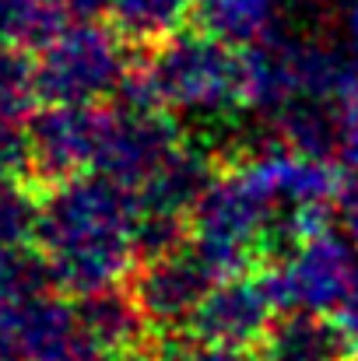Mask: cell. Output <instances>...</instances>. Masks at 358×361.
<instances>
[{"mask_svg":"<svg viewBox=\"0 0 358 361\" xmlns=\"http://www.w3.org/2000/svg\"><path fill=\"white\" fill-rule=\"evenodd\" d=\"M137 197L109 176L88 169L46 186L35 245L67 295L123 284L137 267Z\"/></svg>","mask_w":358,"mask_h":361,"instance_id":"6da1fadb","label":"cell"},{"mask_svg":"<svg viewBox=\"0 0 358 361\" xmlns=\"http://www.w3.org/2000/svg\"><path fill=\"white\" fill-rule=\"evenodd\" d=\"M117 102L204 116L242 109V53L197 28H176L151 46H137Z\"/></svg>","mask_w":358,"mask_h":361,"instance_id":"7a4b0ae2","label":"cell"},{"mask_svg":"<svg viewBox=\"0 0 358 361\" xmlns=\"http://www.w3.org/2000/svg\"><path fill=\"white\" fill-rule=\"evenodd\" d=\"M278 200L242 158H222L218 176L190 211V245L215 267L218 277L270 263Z\"/></svg>","mask_w":358,"mask_h":361,"instance_id":"3957f363","label":"cell"},{"mask_svg":"<svg viewBox=\"0 0 358 361\" xmlns=\"http://www.w3.org/2000/svg\"><path fill=\"white\" fill-rule=\"evenodd\" d=\"M130 39L117 25H102L95 18L67 21L35 60L39 99L42 102H78L95 106L102 99H117L133 56Z\"/></svg>","mask_w":358,"mask_h":361,"instance_id":"277c9868","label":"cell"},{"mask_svg":"<svg viewBox=\"0 0 358 361\" xmlns=\"http://www.w3.org/2000/svg\"><path fill=\"white\" fill-rule=\"evenodd\" d=\"M183 144V130L169 116V109H148L113 99L102 123L95 172L109 176L137 197Z\"/></svg>","mask_w":358,"mask_h":361,"instance_id":"5b68a950","label":"cell"},{"mask_svg":"<svg viewBox=\"0 0 358 361\" xmlns=\"http://www.w3.org/2000/svg\"><path fill=\"white\" fill-rule=\"evenodd\" d=\"M278 309H285V305L278 295L274 267L263 263V267L222 277L208 291V298L201 302V309L193 312V319L186 323L183 334H190L197 341H211V344L260 348L270 323L278 319Z\"/></svg>","mask_w":358,"mask_h":361,"instance_id":"8992f818","label":"cell"},{"mask_svg":"<svg viewBox=\"0 0 358 361\" xmlns=\"http://www.w3.org/2000/svg\"><path fill=\"white\" fill-rule=\"evenodd\" d=\"M218 281L222 277L215 274V267L193 245H183L176 252L141 259L126 277V288L137 298L151 330L179 334L186 330V323L193 319V312Z\"/></svg>","mask_w":358,"mask_h":361,"instance_id":"52a82bcc","label":"cell"},{"mask_svg":"<svg viewBox=\"0 0 358 361\" xmlns=\"http://www.w3.org/2000/svg\"><path fill=\"white\" fill-rule=\"evenodd\" d=\"M270 267L285 309L334 312L358 284L355 249L330 232H320L285 249V256Z\"/></svg>","mask_w":358,"mask_h":361,"instance_id":"ba28073f","label":"cell"},{"mask_svg":"<svg viewBox=\"0 0 358 361\" xmlns=\"http://www.w3.org/2000/svg\"><path fill=\"white\" fill-rule=\"evenodd\" d=\"M106 109L78 102H46V109L28 116V144L35 183L56 186L71 176L95 169Z\"/></svg>","mask_w":358,"mask_h":361,"instance_id":"9c48e42d","label":"cell"},{"mask_svg":"<svg viewBox=\"0 0 358 361\" xmlns=\"http://www.w3.org/2000/svg\"><path fill=\"white\" fill-rule=\"evenodd\" d=\"M21 361H117L81 323L78 305L42 291L28 305Z\"/></svg>","mask_w":358,"mask_h":361,"instance_id":"30bf717a","label":"cell"},{"mask_svg":"<svg viewBox=\"0 0 358 361\" xmlns=\"http://www.w3.org/2000/svg\"><path fill=\"white\" fill-rule=\"evenodd\" d=\"M263 361H355L352 344L345 341L330 312L288 309L278 316L260 341Z\"/></svg>","mask_w":358,"mask_h":361,"instance_id":"8fae6325","label":"cell"},{"mask_svg":"<svg viewBox=\"0 0 358 361\" xmlns=\"http://www.w3.org/2000/svg\"><path fill=\"white\" fill-rule=\"evenodd\" d=\"M78 316L85 323V330L113 355L123 358L130 351L148 348L151 326L137 305V298L130 295L126 284H113V288H99L88 295H78Z\"/></svg>","mask_w":358,"mask_h":361,"instance_id":"7c38bea8","label":"cell"},{"mask_svg":"<svg viewBox=\"0 0 358 361\" xmlns=\"http://www.w3.org/2000/svg\"><path fill=\"white\" fill-rule=\"evenodd\" d=\"M281 0H190V28L222 39L232 49L256 46L278 32Z\"/></svg>","mask_w":358,"mask_h":361,"instance_id":"4fadbf2b","label":"cell"},{"mask_svg":"<svg viewBox=\"0 0 358 361\" xmlns=\"http://www.w3.org/2000/svg\"><path fill=\"white\" fill-rule=\"evenodd\" d=\"M67 21L60 0H0V42L21 49H42Z\"/></svg>","mask_w":358,"mask_h":361,"instance_id":"5bb4252c","label":"cell"},{"mask_svg":"<svg viewBox=\"0 0 358 361\" xmlns=\"http://www.w3.org/2000/svg\"><path fill=\"white\" fill-rule=\"evenodd\" d=\"M109 14L113 25L137 49L172 35L186 21L190 0H109Z\"/></svg>","mask_w":358,"mask_h":361,"instance_id":"9a60e30c","label":"cell"},{"mask_svg":"<svg viewBox=\"0 0 358 361\" xmlns=\"http://www.w3.org/2000/svg\"><path fill=\"white\" fill-rule=\"evenodd\" d=\"M39 99L35 63L21 46L0 42V120H25Z\"/></svg>","mask_w":358,"mask_h":361,"instance_id":"2e32d148","label":"cell"},{"mask_svg":"<svg viewBox=\"0 0 358 361\" xmlns=\"http://www.w3.org/2000/svg\"><path fill=\"white\" fill-rule=\"evenodd\" d=\"M39 218L42 200L35 183H0V245H32Z\"/></svg>","mask_w":358,"mask_h":361,"instance_id":"e0dca14e","label":"cell"},{"mask_svg":"<svg viewBox=\"0 0 358 361\" xmlns=\"http://www.w3.org/2000/svg\"><path fill=\"white\" fill-rule=\"evenodd\" d=\"M0 183H35L28 126L21 120H0Z\"/></svg>","mask_w":358,"mask_h":361,"instance_id":"ac0fdd59","label":"cell"},{"mask_svg":"<svg viewBox=\"0 0 358 361\" xmlns=\"http://www.w3.org/2000/svg\"><path fill=\"white\" fill-rule=\"evenodd\" d=\"M158 348L165 361H263L260 348H239V344H211V341H197V337H172Z\"/></svg>","mask_w":358,"mask_h":361,"instance_id":"d6986e66","label":"cell"},{"mask_svg":"<svg viewBox=\"0 0 358 361\" xmlns=\"http://www.w3.org/2000/svg\"><path fill=\"white\" fill-rule=\"evenodd\" d=\"M32 298H39V295H21V291L0 288V361H21L25 319H28Z\"/></svg>","mask_w":358,"mask_h":361,"instance_id":"ffe728a7","label":"cell"},{"mask_svg":"<svg viewBox=\"0 0 358 361\" xmlns=\"http://www.w3.org/2000/svg\"><path fill=\"white\" fill-rule=\"evenodd\" d=\"M334 319H338L345 341L352 344V351H355V358H358V284H355V291L334 309Z\"/></svg>","mask_w":358,"mask_h":361,"instance_id":"44dd1931","label":"cell"},{"mask_svg":"<svg viewBox=\"0 0 358 361\" xmlns=\"http://www.w3.org/2000/svg\"><path fill=\"white\" fill-rule=\"evenodd\" d=\"M338 214H341V221H345L352 242L358 245V172H355V179L345 183V190H341V197H338Z\"/></svg>","mask_w":358,"mask_h":361,"instance_id":"7402d4cb","label":"cell"},{"mask_svg":"<svg viewBox=\"0 0 358 361\" xmlns=\"http://www.w3.org/2000/svg\"><path fill=\"white\" fill-rule=\"evenodd\" d=\"M338 42L358 56V0H348L341 7V18H338Z\"/></svg>","mask_w":358,"mask_h":361,"instance_id":"603a6c76","label":"cell"},{"mask_svg":"<svg viewBox=\"0 0 358 361\" xmlns=\"http://www.w3.org/2000/svg\"><path fill=\"white\" fill-rule=\"evenodd\" d=\"M67 7L71 18H99L102 11H109V0H60Z\"/></svg>","mask_w":358,"mask_h":361,"instance_id":"cb8c5ba5","label":"cell"}]
</instances>
